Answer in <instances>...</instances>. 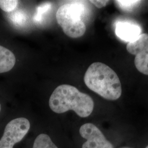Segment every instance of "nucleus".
I'll return each mask as SVG.
<instances>
[{
	"label": "nucleus",
	"mask_w": 148,
	"mask_h": 148,
	"mask_svg": "<svg viewBox=\"0 0 148 148\" xmlns=\"http://www.w3.org/2000/svg\"><path fill=\"white\" fill-rule=\"evenodd\" d=\"M117 5L124 11H130L140 3V1H115Z\"/></svg>",
	"instance_id": "9d476101"
},
{
	"label": "nucleus",
	"mask_w": 148,
	"mask_h": 148,
	"mask_svg": "<svg viewBox=\"0 0 148 148\" xmlns=\"http://www.w3.org/2000/svg\"><path fill=\"white\" fill-rule=\"evenodd\" d=\"M142 28L137 24L128 21L117 22L115 33L117 36L122 40L132 42L142 34Z\"/></svg>",
	"instance_id": "0eeeda50"
},
{
	"label": "nucleus",
	"mask_w": 148,
	"mask_h": 148,
	"mask_svg": "<svg viewBox=\"0 0 148 148\" xmlns=\"http://www.w3.org/2000/svg\"><path fill=\"white\" fill-rule=\"evenodd\" d=\"M16 57L8 49L0 46V73L10 71L16 64Z\"/></svg>",
	"instance_id": "6e6552de"
},
{
	"label": "nucleus",
	"mask_w": 148,
	"mask_h": 148,
	"mask_svg": "<svg viewBox=\"0 0 148 148\" xmlns=\"http://www.w3.org/2000/svg\"><path fill=\"white\" fill-rule=\"evenodd\" d=\"M79 134L87 140L82 148H114L101 130L93 123H87L82 125L79 128Z\"/></svg>",
	"instance_id": "423d86ee"
},
{
	"label": "nucleus",
	"mask_w": 148,
	"mask_h": 148,
	"mask_svg": "<svg viewBox=\"0 0 148 148\" xmlns=\"http://www.w3.org/2000/svg\"><path fill=\"white\" fill-rule=\"evenodd\" d=\"M32 148H58L50 137L46 134H40L35 139Z\"/></svg>",
	"instance_id": "1a4fd4ad"
},
{
	"label": "nucleus",
	"mask_w": 148,
	"mask_h": 148,
	"mask_svg": "<svg viewBox=\"0 0 148 148\" xmlns=\"http://www.w3.org/2000/svg\"><path fill=\"white\" fill-rule=\"evenodd\" d=\"M18 4V1L0 0V8L6 12H11L16 9Z\"/></svg>",
	"instance_id": "9b49d317"
},
{
	"label": "nucleus",
	"mask_w": 148,
	"mask_h": 148,
	"mask_svg": "<svg viewBox=\"0 0 148 148\" xmlns=\"http://www.w3.org/2000/svg\"><path fill=\"white\" fill-rule=\"evenodd\" d=\"M30 127L29 121L25 117H18L5 126L0 139V148H13L16 143L26 136Z\"/></svg>",
	"instance_id": "20e7f679"
},
{
	"label": "nucleus",
	"mask_w": 148,
	"mask_h": 148,
	"mask_svg": "<svg viewBox=\"0 0 148 148\" xmlns=\"http://www.w3.org/2000/svg\"></svg>",
	"instance_id": "dca6fc26"
},
{
	"label": "nucleus",
	"mask_w": 148,
	"mask_h": 148,
	"mask_svg": "<svg viewBox=\"0 0 148 148\" xmlns=\"http://www.w3.org/2000/svg\"><path fill=\"white\" fill-rule=\"evenodd\" d=\"M90 2L98 8L104 7L109 2V1H90Z\"/></svg>",
	"instance_id": "ddd939ff"
},
{
	"label": "nucleus",
	"mask_w": 148,
	"mask_h": 148,
	"mask_svg": "<svg viewBox=\"0 0 148 148\" xmlns=\"http://www.w3.org/2000/svg\"><path fill=\"white\" fill-rule=\"evenodd\" d=\"M148 148V146H147V147H146V148Z\"/></svg>",
	"instance_id": "2eb2a0df"
},
{
	"label": "nucleus",
	"mask_w": 148,
	"mask_h": 148,
	"mask_svg": "<svg viewBox=\"0 0 148 148\" xmlns=\"http://www.w3.org/2000/svg\"><path fill=\"white\" fill-rule=\"evenodd\" d=\"M1 104H0V111H1Z\"/></svg>",
	"instance_id": "4468645a"
},
{
	"label": "nucleus",
	"mask_w": 148,
	"mask_h": 148,
	"mask_svg": "<svg viewBox=\"0 0 148 148\" xmlns=\"http://www.w3.org/2000/svg\"><path fill=\"white\" fill-rule=\"evenodd\" d=\"M49 106L56 113L73 110L81 117H87L94 109V101L90 95L82 93L73 86H58L51 95Z\"/></svg>",
	"instance_id": "f257e3e1"
},
{
	"label": "nucleus",
	"mask_w": 148,
	"mask_h": 148,
	"mask_svg": "<svg viewBox=\"0 0 148 148\" xmlns=\"http://www.w3.org/2000/svg\"><path fill=\"white\" fill-rule=\"evenodd\" d=\"M127 51L135 56L134 64L138 70L148 75V34H142L136 40L127 43Z\"/></svg>",
	"instance_id": "39448f33"
},
{
	"label": "nucleus",
	"mask_w": 148,
	"mask_h": 148,
	"mask_svg": "<svg viewBox=\"0 0 148 148\" xmlns=\"http://www.w3.org/2000/svg\"><path fill=\"white\" fill-rule=\"evenodd\" d=\"M85 12L84 1H72L59 7L56 19L68 36L78 38L84 35L86 27L81 18Z\"/></svg>",
	"instance_id": "7ed1b4c3"
},
{
	"label": "nucleus",
	"mask_w": 148,
	"mask_h": 148,
	"mask_svg": "<svg viewBox=\"0 0 148 148\" xmlns=\"http://www.w3.org/2000/svg\"><path fill=\"white\" fill-rule=\"evenodd\" d=\"M51 5L49 3H45L41 6H39L37 8V14L35 16V21H40L41 19V15L43 13H45L46 11H48Z\"/></svg>",
	"instance_id": "f8f14e48"
},
{
	"label": "nucleus",
	"mask_w": 148,
	"mask_h": 148,
	"mask_svg": "<svg viewBox=\"0 0 148 148\" xmlns=\"http://www.w3.org/2000/svg\"><path fill=\"white\" fill-rule=\"evenodd\" d=\"M84 82L90 90L109 101H116L121 95L120 80L116 73L105 64H92L87 70Z\"/></svg>",
	"instance_id": "f03ea898"
}]
</instances>
